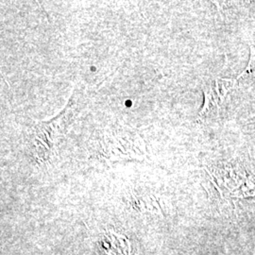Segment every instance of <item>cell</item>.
Returning a JSON list of instances; mask_svg holds the SVG:
<instances>
[{"label": "cell", "instance_id": "cell-1", "mask_svg": "<svg viewBox=\"0 0 255 255\" xmlns=\"http://www.w3.org/2000/svg\"><path fill=\"white\" fill-rule=\"evenodd\" d=\"M64 112L48 122H39L29 128L26 134V146L39 162H48L57 154V148L64 132Z\"/></svg>", "mask_w": 255, "mask_h": 255}, {"label": "cell", "instance_id": "cell-2", "mask_svg": "<svg viewBox=\"0 0 255 255\" xmlns=\"http://www.w3.org/2000/svg\"><path fill=\"white\" fill-rule=\"evenodd\" d=\"M204 102L201 107V112L199 114V120L204 121L206 119H211L215 114H219L220 110V101L214 91L212 85L204 87Z\"/></svg>", "mask_w": 255, "mask_h": 255}, {"label": "cell", "instance_id": "cell-3", "mask_svg": "<svg viewBox=\"0 0 255 255\" xmlns=\"http://www.w3.org/2000/svg\"><path fill=\"white\" fill-rule=\"evenodd\" d=\"M237 80H232V79L218 78L215 80L214 84H212V87L215 93L217 94L220 103L224 102L229 93L237 86Z\"/></svg>", "mask_w": 255, "mask_h": 255}, {"label": "cell", "instance_id": "cell-4", "mask_svg": "<svg viewBox=\"0 0 255 255\" xmlns=\"http://www.w3.org/2000/svg\"><path fill=\"white\" fill-rule=\"evenodd\" d=\"M255 70V47L254 46H251V57H250V62L247 65L246 68L242 71V73L237 76V81H239L240 79L246 77L250 74L254 73Z\"/></svg>", "mask_w": 255, "mask_h": 255}]
</instances>
